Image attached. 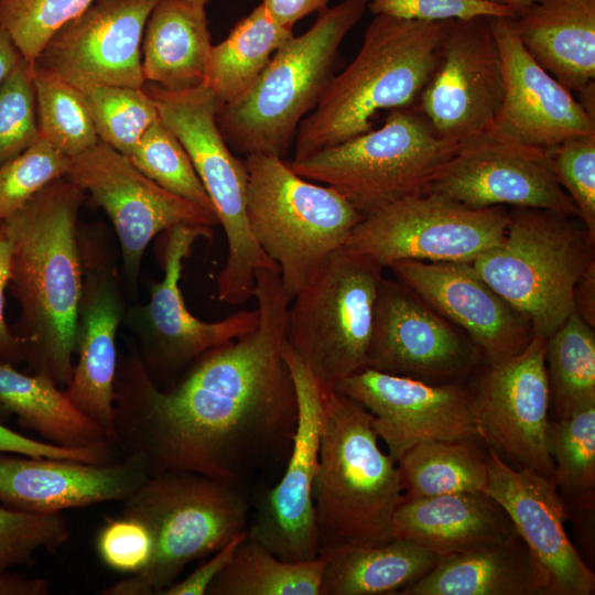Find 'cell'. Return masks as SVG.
<instances>
[{
	"label": "cell",
	"instance_id": "cell-26",
	"mask_svg": "<svg viewBox=\"0 0 595 595\" xmlns=\"http://www.w3.org/2000/svg\"><path fill=\"white\" fill-rule=\"evenodd\" d=\"M136 455L105 464L0 454L1 505L30 513H55L123 501L149 477Z\"/></svg>",
	"mask_w": 595,
	"mask_h": 595
},
{
	"label": "cell",
	"instance_id": "cell-13",
	"mask_svg": "<svg viewBox=\"0 0 595 595\" xmlns=\"http://www.w3.org/2000/svg\"><path fill=\"white\" fill-rule=\"evenodd\" d=\"M160 235L158 257L163 278L152 284L145 304L127 312V324L139 339L138 355L152 379L156 375H182L201 355L251 332L259 323L258 309L205 322L194 316L185 304L180 288L184 260L198 238L213 235V227L181 224Z\"/></svg>",
	"mask_w": 595,
	"mask_h": 595
},
{
	"label": "cell",
	"instance_id": "cell-15",
	"mask_svg": "<svg viewBox=\"0 0 595 595\" xmlns=\"http://www.w3.org/2000/svg\"><path fill=\"white\" fill-rule=\"evenodd\" d=\"M282 356L294 383L298 424L280 480L257 499L247 537L286 562H304L318 555L313 485L324 418L322 390L286 339Z\"/></svg>",
	"mask_w": 595,
	"mask_h": 595
},
{
	"label": "cell",
	"instance_id": "cell-50",
	"mask_svg": "<svg viewBox=\"0 0 595 595\" xmlns=\"http://www.w3.org/2000/svg\"><path fill=\"white\" fill-rule=\"evenodd\" d=\"M246 537L247 530L237 534L221 549L213 553L204 564L184 580L165 588L161 595H205L210 583L231 561L238 545Z\"/></svg>",
	"mask_w": 595,
	"mask_h": 595
},
{
	"label": "cell",
	"instance_id": "cell-33",
	"mask_svg": "<svg viewBox=\"0 0 595 595\" xmlns=\"http://www.w3.org/2000/svg\"><path fill=\"white\" fill-rule=\"evenodd\" d=\"M293 35L292 28L277 23L260 3L235 24L224 41L212 45L203 85L221 105L236 101Z\"/></svg>",
	"mask_w": 595,
	"mask_h": 595
},
{
	"label": "cell",
	"instance_id": "cell-32",
	"mask_svg": "<svg viewBox=\"0 0 595 595\" xmlns=\"http://www.w3.org/2000/svg\"><path fill=\"white\" fill-rule=\"evenodd\" d=\"M0 410L13 414L22 428L51 444L68 448L112 444L102 429L83 414L53 380L40 374L21 372L3 363H0Z\"/></svg>",
	"mask_w": 595,
	"mask_h": 595
},
{
	"label": "cell",
	"instance_id": "cell-34",
	"mask_svg": "<svg viewBox=\"0 0 595 595\" xmlns=\"http://www.w3.org/2000/svg\"><path fill=\"white\" fill-rule=\"evenodd\" d=\"M487 447L469 441H426L397 462L404 498L484 491Z\"/></svg>",
	"mask_w": 595,
	"mask_h": 595
},
{
	"label": "cell",
	"instance_id": "cell-37",
	"mask_svg": "<svg viewBox=\"0 0 595 595\" xmlns=\"http://www.w3.org/2000/svg\"><path fill=\"white\" fill-rule=\"evenodd\" d=\"M545 363L554 419L595 401V332L575 311L547 338Z\"/></svg>",
	"mask_w": 595,
	"mask_h": 595
},
{
	"label": "cell",
	"instance_id": "cell-7",
	"mask_svg": "<svg viewBox=\"0 0 595 595\" xmlns=\"http://www.w3.org/2000/svg\"><path fill=\"white\" fill-rule=\"evenodd\" d=\"M509 217L502 241L472 264L548 338L574 311L575 288L595 262V237L549 209L512 207Z\"/></svg>",
	"mask_w": 595,
	"mask_h": 595
},
{
	"label": "cell",
	"instance_id": "cell-48",
	"mask_svg": "<svg viewBox=\"0 0 595 595\" xmlns=\"http://www.w3.org/2000/svg\"><path fill=\"white\" fill-rule=\"evenodd\" d=\"M2 453L105 464L115 461L116 448L111 444L85 448L63 447L28 437L0 423V454Z\"/></svg>",
	"mask_w": 595,
	"mask_h": 595
},
{
	"label": "cell",
	"instance_id": "cell-42",
	"mask_svg": "<svg viewBox=\"0 0 595 595\" xmlns=\"http://www.w3.org/2000/svg\"><path fill=\"white\" fill-rule=\"evenodd\" d=\"M72 159L47 140H37L0 165V224L52 182L65 177Z\"/></svg>",
	"mask_w": 595,
	"mask_h": 595
},
{
	"label": "cell",
	"instance_id": "cell-46",
	"mask_svg": "<svg viewBox=\"0 0 595 595\" xmlns=\"http://www.w3.org/2000/svg\"><path fill=\"white\" fill-rule=\"evenodd\" d=\"M96 551L110 570L133 575L150 562L153 540L140 520L121 515L109 518L96 537Z\"/></svg>",
	"mask_w": 595,
	"mask_h": 595
},
{
	"label": "cell",
	"instance_id": "cell-3",
	"mask_svg": "<svg viewBox=\"0 0 595 595\" xmlns=\"http://www.w3.org/2000/svg\"><path fill=\"white\" fill-rule=\"evenodd\" d=\"M451 22L374 15L356 56L333 76L299 126L292 161L374 129L381 110L415 105L439 63Z\"/></svg>",
	"mask_w": 595,
	"mask_h": 595
},
{
	"label": "cell",
	"instance_id": "cell-9",
	"mask_svg": "<svg viewBox=\"0 0 595 595\" xmlns=\"http://www.w3.org/2000/svg\"><path fill=\"white\" fill-rule=\"evenodd\" d=\"M458 144L441 137L415 104L390 110L377 129L285 162L301 177L333 187L365 217L422 193Z\"/></svg>",
	"mask_w": 595,
	"mask_h": 595
},
{
	"label": "cell",
	"instance_id": "cell-51",
	"mask_svg": "<svg viewBox=\"0 0 595 595\" xmlns=\"http://www.w3.org/2000/svg\"><path fill=\"white\" fill-rule=\"evenodd\" d=\"M329 0H262L271 18L282 26L292 28L304 17L325 10Z\"/></svg>",
	"mask_w": 595,
	"mask_h": 595
},
{
	"label": "cell",
	"instance_id": "cell-5",
	"mask_svg": "<svg viewBox=\"0 0 595 595\" xmlns=\"http://www.w3.org/2000/svg\"><path fill=\"white\" fill-rule=\"evenodd\" d=\"M366 9L367 0H343L321 11L306 32L274 53L242 97L220 106L217 123L235 154L286 155L337 73L340 44Z\"/></svg>",
	"mask_w": 595,
	"mask_h": 595
},
{
	"label": "cell",
	"instance_id": "cell-31",
	"mask_svg": "<svg viewBox=\"0 0 595 595\" xmlns=\"http://www.w3.org/2000/svg\"><path fill=\"white\" fill-rule=\"evenodd\" d=\"M318 554L325 558L320 595L400 594L424 576L440 558L434 551L402 539L372 547L342 545Z\"/></svg>",
	"mask_w": 595,
	"mask_h": 595
},
{
	"label": "cell",
	"instance_id": "cell-10",
	"mask_svg": "<svg viewBox=\"0 0 595 595\" xmlns=\"http://www.w3.org/2000/svg\"><path fill=\"white\" fill-rule=\"evenodd\" d=\"M161 121L186 150L223 226L228 253L216 277L219 300L237 305L253 296L257 269L280 272L253 238L247 216L248 170L235 155L217 123L221 106L205 86L170 91L145 83Z\"/></svg>",
	"mask_w": 595,
	"mask_h": 595
},
{
	"label": "cell",
	"instance_id": "cell-53",
	"mask_svg": "<svg viewBox=\"0 0 595 595\" xmlns=\"http://www.w3.org/2000/svg\"><path fill=\"white\" fill-rule=\"evenodd\" d=\"M48 581L40 577H24L10 570L0 572V595H47Z\"/></svg>",
	"mask_w": 595,
	"mask_h": 595
},
{
	"label": "cell",
	"instance_id": "cell-40",
	"mask_svg": "<svg viewBox=\"0 0 595 595\" xmlns=\"http://www.w3.org/2000/svg\"><path fill=\"white\" fill-rule=\"evenodd\" d=\"M128 158L164 190L215 213L186 150L160 118L148 128Z\"/></svg>",
	"mask_w": 595,
	"mask_h": 595
},
{
	"label": "cell",
	"instance_id": "cell-20",
	"mask_svg": "<svg viewBox=\"0 0 595 595\" xmlns=\"http://www.w3.org/2000/svg\"><path fill=\"white\" fill-rule=\"evenodd\" d=\"M158 2L94 0L51 37L33 65L77 89L143 87L142 37Z\"/></svg>",
	"mask_w": 595,
	"mask_h": 595
},
{
	"label": "cell",
	"instance_id": "cell-27",
	"mask_svg": "<svg viewBox=\"0 0 595 595\" xmlns=\"http://www.w3.org/2000/svg\"><path fill=\"white\" fill-rule=\"evenodd\" d=\"M394 539L440 556L506 541L517 534L502 507L484 491L402 498L392 518Z\"/></svg>",
	"mask_w": 595,
	"mask_h": 595
},
{
	"label": "cell",
	"instance_id": "cell-29",
	"mask_svg": "<svg viewBox=\"0 0 595 595\" xmlns=\"http://www.w3.org/2000/svg\"><path fill=\"white\" fill-rule=\"evenodd\" d=\"M401 595H548L545 575L517 533L486 547L441 555Z\"/></svg>",
	"mask_w": 595,
	"mask_h": 595
},
{
	"label": "cell",
	"instance_id": "cell-17",
	"mask_svg": "<svg viewBox=\"0 0 595 595\" xmlns=\"http://www.w3.org/2000/svg\"><path fill=\"white\" fill-rule=\"evenodd\" d=\"M547 338L534 333L519 354L483 364L472 387L487 450L515 468H528L552 480L547 450L551 404L545 363Z\"/></svg>",
	"mask_w": 595,
	"mask_h": 595
},
{
	"label": "cell",
	"instance_id": "cell-25",
	"mask_svg": "<svg viewBox=\"0 0 595 595\" xmlns=\"http://www.w3.org/2000/svg\"><path fill=\"white\" fill-rule=\"evenodd\" d=\"M512 19L489 18L504 75L502 101L494 123L515 139L545 150L594 134L595 118L531 56Z\"/></svg>",
	"mask_w": 595,
	"mask_h": 595
},
{
	"label": "cell",
	"instance_id": "cell-39",
	"mask_svg": "<svg viewBox=\"0 0 595 595\" xmlns=\"http://www.w3.org/2000/svg\"><path fill=\"white\" fill-rule=\"evenodd\" d=\"M78 90L99 141L126 156L160 118L154 101L143 87L94 85Z\"/></svg>",
	"mask_w": 595,
	"mask_h": 595
},
{
	"label": "cell",
	"instance_id": "cell-52",
	"mask_svg": "<svg viewBox=\"0 0 595 595\" xmlns=\"http://www.w3.org/2000/svg\"><path fill=\"white\" fill-rule=\"evenodd\" d=\"M574 311L591 326H595V262L580 279L574 292Z\"/></svg>",
	"mask_w": 595,
	"mask_h": 595
},
{
	"label": "cell",
	"instance_id": "cell-55",
	"mask_svg": "<svg viewBox=\"0 0 595 595\" xmlns=\"http://www.w3.org/2000/svg\"><path fill=\"white\" fill-rule=\"evenodd\" d=\"M487 1L508 8L517 17L521 14L532 3L533 0H487Z\"/></svg>",
	"mask_w": 595,
	"mask_h": 595
},
{
	"label": "cell",
	"instance_id": "cell-35",
	"mask_svg": "<svg viewBox=\"0 0 595 595\" xmlns=\"http://www.w3.org/2000/svg\"><path fill=\"white\" fill-rule=\"evenodd\" d=\"M324 564L322 554L304 562L283 561L246 537L206 595H320Z\"/></svg>",
	"mask_w": 595,
	"mask_h": 595
},
{
	"label": "cell",
	"instance_id": "cell-24",
	"mask_svg": "<svg viewBox=\"0 0 595 595\" xmlns=\"http://www.w3.org/2000/svg\"><path fill=\"white\" fill-rule=\"evenodd\" d=\"M488 480L484 493L507 512L548 583V595H593L595 574L566 530L569 509L551 479L515 468L487 450Z\"/></svg>",
	"mask_w": 595,
	"mask_h": 595
},
{
	"label": "cell",
	"instance_id": "cell-43",
	"mask_svg": "<svg viewBox=\"0 0 595 595\" xmlns=\"http://www.w3.org/2000/svg\"><path fill=\"white\" fill-rule=\"evenodd\" d=\"M68 540L62 512L30 513L0 505V572L32 565L37 551L56 552Z\"/></svg>",
	"mask_w": 595,
	"mask_h": 595
},
{
	"label": "cell",
	"instance_id": "cell-1",
	"mask_svg": "<svg viewBox=\"0 0 595 595\" xmlns=\"http://www.w3.org/2000/svg\"><path fill=\"white\" fill-rule=\"evenodd\" d=\"M259 323L196 358L173 387L152 380L137 353L118 360L112 443L149 473L188 470L247 486L284 468L298 400L283 359L290 302L280 272L257 269Z\"/></svg>",
	"mask_w": 595,
	"mask_h": 595
},
{
	"label": "cell",
	"instance_id": "cell-2",
	"mask_svg": "<svg viewBox=\"0 0 595 595\" xmlns=\"http://www.w3.org/2000/svg\"><path fill=\"white\" fill-rule=\"evenodd\" d=\"M85 193L58 178L10 215L12 256L8 290L20 315L12 329L29 372L58 387L69 383L76 354L83 264L77 219Z\"/></svg>",
	"mask_w": 595,
	"mask_h": 595
},
{
	"label": "cell",
	"instance_id": "cell-23",
	"mask_svg": "<svg viewBox=\"0 0 595 595\" xmlns=\"http://www.w3.org/2000/svg\"><path fill=\"white\" fill-rule=\"evenodd\" d=\"M388 268L398 281L465 333L484 364L521 353L534 335L531 322L501 298L470 262L401 260Z\"/></svg>",
	"mask_w": 595,
	"mask_h": 595
},
{
	"label": "cell",
	"instance_id": "cell-47",
	"mask_svg": "<svg viewBox=\"0 0 595 595\" xmlns=\"http://www.w3.org/2000/svg\"><path fill=\"white\" fill-rule=\"evenodd\" d=\"M367 9L374 15L418 21L516 18L508 8L487 0H367Z\"/></svg>",
	"mask_w": 595,
	"mask_h": 595
},
{
	"label": "cell",
	"instance_id": "cell-19",
	"mask_svg": "<svg viewBox=\"0 0 595 595\" xmlns=\"http://www.w3.org/2000/svg\"><path fill=\"white\" fill-rule=\"evenodd\" d=\"M483 364L465 333L407 285L382 278L367 368L443 383L464 381Z\"/></svg>",
	"mask_w": 595,
	"mask_h": 595
},
{
	"label": "cell",
	"instance_id": "cell-54",
	"mask_svg": "<svg viewBox=\"0 0 595 595\" xmlns=\"http://www.w3.org/2000/svg\"><path fill=\"white\" fill-rule=\"evenodd\" d=\"M24 60L8 32L0 26V83Z\"/></svg>",
	"mask_w": 595,
	"mask_h": 595
},
{
	"label": "cell",
	"instance_id": "cell-41",
	"mask_svg": "<svg viewBox=\"0 0 595 595\" xmlns=\"http://www.w3.org/2000/svg\"><path fill=\"white\" fill-rule=\"evenodd\" d=\"M94 0H0V26L33 64L51 37Z\"/></svg>",
	"mask_w": 595,
	"mask_h": 595
},
{
	"label": "cell",
	"instance_id": "cell-18",
	"mask_svg": "<svg viewBox=\"0 0 595 595\" xmlns=\"http://www.w3.org/2000/svg\"><path fill=\"white\" fill-rule=\"evenodd\" d=\"M334 389L371 414L372 428L396 463L426 441L485 445L472 387L464 381L431 383L366 368Z\"/></svg>",
	"mask_w": 595,
	"mask_h": 595
},
{
	"label": "cell",
	"instance_id": "cell-30",
	"mask_svg": "<svg viewBox=\"0 0 595 595\" xmlns=\"http://www.w3.org/2000/svg\"><path fill=\"white\" fill-rule=\"evenodd\" d=\"M212 45L205 7L191 0H159L142 37L144 82L170 91L203 85Z\"/></svg>",
	"mask_w": 595,
	"mask_h": 595
},
{
	"label": "cell",
	"instance_id": "cell-49",
	"mask_svg": "<svg viewBox=\"0 0 595 595\" xmlns=\"http://www.w3.org/2000/svg\"><path fill=\"white\" fill-rule=\"evenodd\" d=\"M12 236L6 221L0 224V363L15 366L25 361L24 349L6 321V290L10 278Z\"/></svg>",
	"mask_w": 595,
	"mask_h": 595
},
{
	"label": "cell",
	"instance_id": "cell-56",
	"mask_svg": "<svg viewBox=\"0 0 595 595\" xmlns=\"http://www.w3.org/2000/svg\"><path fill=\"white\" fill-rule=\"evenodd\" d=\"M193 3L197 4V6H201V7H206V4L210 1V0H191Z\"/></svg>",
	"mask_w": 595,
	"mask_h": 595
},
{
	"label": "cell",
	"instance_id": "cell-14",
	"mask_svg": "<svg viewBox=\"0 0 595 595\" xmlns=\"http://www.w3.org/2000/svg\"><path fill=\"white\" fill-rule=\"evenodd\" d=\"M422 193L470 208L509 205L578 218L556 178L550 151L526 144L495 123L461 141Z\"/></svg>",
	"mask_w": 595,
	"mask_h": 595
},
{
	"label": "cell",
	"instance_id": "cell-44",
	"mask_svg": "<svg viewBox=\"0 0 595 595\" xmlns=\"http://www.w3.org/2000/svg\"><path fill=\"white\" fill-rule=\"evenodd\" d=\"M39 138L33 65L22 60L0 83V165Z\"/></svg>",
	"mask_w": 595,
	"mask_h": 595
},
{
	"label": "cell",
	"instance_id": "cell-6",
	"mask_svg": "<svg viewBox=\"0 0 595 595\" xmlns=\"http://www.w3.org/2000/svg\"><path fill=\"white\" fill-rule=\"evenodd\" d=\"M122 502L121 515L149 529L152 558L104 595H161L188 563L215 553L249 523L247 486L188 470L151 475Z\"/></svg>",
	"mask_w": 595,
	"mask_h": 595
},
{
	"label": "cell",
	"instance_id": "cell-38",
	"mask_svg": "<svg viewBox=\"0 0 595 595\" xmlns=\"http://www.w3.org/2000/svg\"><path fill=\"white\" fill-rule=\"evenodd\" d=\"M33 80L39 137L71 159L99 142L88 108L77 88L34 65Z\"/></svg>",
	"mask_w": 595,
	"mask_h": 595
},
{
	"label": "cell",
	"instance_id": "cell-21",
	"mask_svg": "<svg viewBox=\"0 0 595 595\" xmlns=\"http://www.w3.org/2000/svg\"><path fill=\"white\" fill-rule=\"evenodd\" d=\"M502 96L501 57L489 18L452 20L418 108L441 137L461 142L495 122Z\"/></svg>",
	"mask_w": 595,
	"mask_h": 595
},
{
	"label": "cell",
	"instance_id": "cell-36",
	"mask_svg": "<svg viewBox=\"0 0 595 595\" xmlns=\"http://www.w3.org/2000/svg\"><path fill=\"white\" fill-rule=\"evenodd\" d=\"M547 450L554 464L552 483L581 519L595 510V401L564 419L549 421Z\"/></svg>",
	"mask_w": 595,
	"mask_h": 595
},
{
	"label": "cell",
	"instance_id": "cell-11",
	"mask_svg": "<svg viewBox=\"0 0 595 595\" xmlns=\"http://www.w3.org/2000/svg\"><path fill=\"white\" fill-rule=\"evenodd\" d=\"M382 269L342 246L292 299L285 339L322 390L367 368Z\"/></svg>",
	"mask_w": 595,
	"mask_h": 595
},
{
	"label": "cell",
	"instance_id": "cell-45",
	"mask_svg": "<svg viewBox=\"0 0 595 595\" xmlns=\"http://www.w3.org/2000/svg\"><path fill=\"white\" fill-rule=\"evenodd\" d=\"M549 151L560 185L595 237V133L566 140Z\"/></svg>",
	"mask_w": 595,
	"mask_h": 595
},
{
	"label": "cell",
	"instance_id": "cell-12",
	"mask_svg": "<svg viewBox=\"0 0 595 595\" xmlns=\"http://www.w3.org/2000/svg\"><path fill=\"white\" fill-rule=\"evenodd\" d=\"M509 219L504 206L470 208L420 193L363 217L344 246L382 268L401 260L472 263L502 241Z\"/></svg>",
	"mask_w": 595,
	"mask_h": 595
},
{
	"label": "cell",
	"instance_id": "cell-16",
	"mask_svg": "<svg viewBox=\"0 0 595 595\" xmlns=\"http://www.w3.org/2000/svg\"><path fill=\"white\" fill-rule=\"evenodd\" d=\"M66 177L108 215L120 242L122 274L132 288L153 238L175 225H219L215 213L164 190L101 141L72 159Z\"/></svg>",
	"mask_w": 595,
	"mask_h": 595
},
{
	"label": "cell",
	"instance_id": "cell-8",
	"mask_svg": "<svg viewBox=\"0 0 595 595\" xmlns=\"http://www.w3.org/2000/svg\"><path fill=\"white\" fill-rule=\"evenodd\" d=\"M245 163L250 231L279 266L292 300L363 216L333 187L301 177L283 159L252 154Z\"/></svg>",
	"mask_w": 595,
	"mask_h": 595
},
{
	"label": "cell",
	"instance_id": "cell-4",
	"mask_svg": "<svg viewBox=\"0 0 595 595\" xmlns=\"http://www.w3.org/2000/svg\"><path fill=\"white\" fill-rule=\"evenodd\" d=\"M322 390V389H321ZM324 418L313 502L321 551L393 540L403 498L397 463L378 445L371 414L334 388L322 390Z\"/></svg>",
	"mask_w": 595,
	"mask_h": 595
},
{
	"label": "cell",
	"instance_id": "cell-28",
	"mask_svg": "<svg viewBox=\"0 0 595 595\" xmlns=\"http://www.w3.org/2000/svg\"><path fill=\"white\" fill-rule=\"evenodd\" d=\"M518 37L572 94L595 79V0H533L512 19Z\"/></svg>",
	"mask_w": 595,
	"mask_h": 595
},
{
	"label": "cell",
	"instance_id": "cell-22",
	"mask_svg": "<svg viewBox=\"0 0 595 595\" xmlns=\"http://www.w3.org/2000/svg\"><path fill=\"white\" fill-rule=\"evenodd\" d=\"M79 246L83 284L77 314V363L65 393L112 442L116 336L125 315V301L119 273L101 238L79 234Z\"/></svg>",
	"mask_w": 595,
	"mask_h": 595
}]
</instances>
